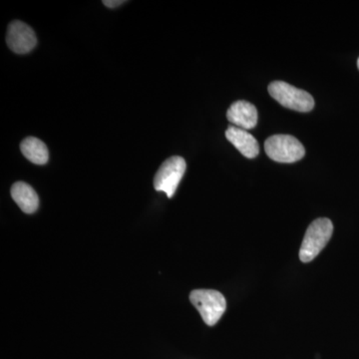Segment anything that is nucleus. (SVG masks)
<instances>
[{
  "label": "nucleus",
  "instance_id": "obj_6",
  "mask_svg": "<svg viewBox=\"0 0 359 359\" xmlns=\"http://www.w3.org/2000/svg\"><path fill=\"white\" fill-rule=\"evenodd\" d=\"M6 42L9 48L18 54H26L36 46V35L32 28L21 21H13L8 26Z\"/></svg>",
  "mask_w": 359,
  "mask_h": 359
},
{
  "label": "nucleus",
  "instance_id": "obj_10",
  "mask_svg": "<svg viewBox=\"0 0 359 359\" xmlns=\"http://www.w3.org/2000/svg\"><path fill=\"white\" fill-rule=\"evenodd\" d=\"M20 149L26 159L29 160L33 164L44 165L48 162V149L39 139L28 137L21 143Z\"/></svg>",
  "mask_w": 359,
  "mask_h": 359
},
{
  "label": "nucleus",
  "instance_id": "obj_3",
  "mask_svg": "<svg viewBox=\"0 0 359 359\" xmlns=\"http://www.w3.org/2000/svg\"><path fill=\"white\" fill-rule=\"evenodd\" d=\"M190 301L199 311L203 320L209 327L216 325L226 309V299L214 290H196L190 294Z\"/></svg>",
  "mask_w": 359,
  "mask_h": 359
},
{
  "label": "nucleus",
  "instance_id": "obj_8",
  "mask_svg": "<svg viewBox=\"0 0 359 359\" xmlns=\"http://www.w3.org/2000/svg\"><path fill=\"white\" fill-rule=\"evenodd\" d=\"M226 137L245 157L252 159L259 153V145L252 134L244 129L230 126L226 131Z\"/></svg>",
  "mask_w": 359,
  "mask_h": 359
},
{
  "label": "nucleus",
  "instance_id": "obj_5",
  "mask_svg": "<svg viewBox=\"0 0 359 359\" xmlns=\"http://www.w3.org/2000/svg\"><path fill=\"white\" fill-rule=\"evenodd\" d=\"M186 168L185 159L180 156H173L165 161L155 175V190L164 192L171 199L185 174Z\"/></svg>",
  "mask_w": 359,
  "mask_h": 359
},
{
  "label": "nucleus",
  "instance_id": "obj_12",
  "mask_svg": "<svg viewBox=\"0 0 359 359\" xmlns=\"http://www.w3.org/2000/svg\"><path fill=\"white\" fill-rule=\"evenodd\" d=\"M358 69H359V58H358Z\"/></svg>",
  "mask_w": 359,
  "mask_h": 359
},
{
  "label": "nucleus",
  "instance_id": "obj_9",
  "mask_svg": "<svg viewBox=\"0 0 359 359\" xmlns=\"http://www.w3.org/2000/svg\"><path fill=\"white\" fill-rule=\"evenodd\" d=\"M11 197L26 214H33L39 209V199L32 186L25 182H18L11 188Z\"/></svg>",
  "mask_w": 359,
  "mask_h": 359
},
{
  "label": "nucleus",
  "instance_id": "obj_11",
  "mask_svg": "<svg viewBox=\"0 0 359 359\" xmlns=\"http://www.w3.org/2000/svg\"><path fill=\"white\" fill-rule=\"evenodd\" d=\"M124 0H104L103 4L109 8H115V7L120 6L121 4H125Z\"/></svg>",
  "mask_w": 359,
  "mask_h": 359
},
{
  "label": "nucleus",
  "instance_id": "obj_1",
  "mask_svg": "<svg viewBox=\"0 0 359 359\" xmlns=\"http://www.w3.org/2000/svg\"><path fill=\"white\" fill-rule=\"evenodd\" d=\"M334 224L330 219L320 218L313 221L306 230L299 250V259L302 263L313 261L330 242Z\"/></svg>",
  "mask_w": 359,
  "mask_h": 359
},
{
  "label": "nucleus",
  "instance_id": "obj_4",
  "mask_svg": "<svg viewBox=\"0 0 359 359\" xmlns=\"http://www.w3.org/2000/svg\"><path fill=\"white\" fill-rule=\"evenodd\" d=\"M264 150L271 160L278 163H294L306 154L304 145L292 135H273L264 142Z\"/></svg>",
  "mask_w": 359,
  "mask_h": 359
},
{
  "label": "nucleus",
  "instance_id": "obj_7",
  "mask_svg": "<svg viewBox=\"0 0 359 359\" xmlns=\"http://www.w3.org/2000/svg\"><path fill=\"white\" fill-rule=\"evenodd\" d=\"M257 110L252 103L240 100L233 103L226 112V118L233 126L244 130L255 128L257 123Z\"/></svg>",
  "mask_w": 359,
  "mask_h": 359
},
{
  "label": "nucleus",
  "instance_id": "obj_2",
  "mask_svg": "<svg viewBox=\"0 0 359 359\" xmlns=\"http://www.w3.org/2000/svg\"><path fill=\"white\" fill-rule=\"evenodd\" d=\"M268 90L269 95L283 107L299 111V112H309L313 109V97L309 92L297 88L287 82H271L269 85Z\"/></svg>",
  "mask_w": 359,
  "mask_h": 359
}]
</instances>
